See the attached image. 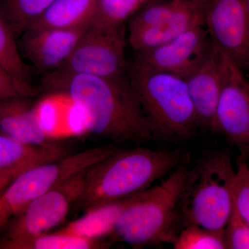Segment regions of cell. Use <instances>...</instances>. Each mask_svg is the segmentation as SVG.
<instances>
[{"instance_id":"20","label":"cell","mask_w":249,"mask_h":249,"mask_svg":"<svg viewBox=\"0 0 249 249\" xmlns=\"http://www.w3.org/2000/svg\"><path fill=\"white\" fill-rule=\"evenodd\" d=\"M54 0H0V15L19 37Z\"/></svg>"},{"instance_id":"11","label":"cell","mask_w":249,"mask_h":249,"mask_svg":"<svg viewBox=\"0 0 249 249\" xmlns=\"http://www.w3.org/2000/svg\"><path fill=\"white\" fill-rule=\"evenodd\" d=\"M211 45L202 18L168 43L137 52L134 63L185 78L200 63Z\"/></svg>"},{"instance_id":"18","label":"cell","mask_w":249,"mask_h":249,"mask_svg":"<svg viewBox=\"0 0 249 249\" xmlns=\"http://www.w3.org/2000/svg\"><path fill=\"white\" fill-rule=\"evenodd\" d=\"M136 196L87 211L83 217L70 223L60 231L96 240H103L106 237H110L118 218Z\"/></svg>"},{"instance_id":"29","label":"cell","mask_w":249,"mask_h":249,"mask_svg":"<svg viewBox=\"0 0 249 249\" xmlns=\"http://www.w3.org/2000/svg\"><path fill=\"white\" fill-rule=\"evenodd\" d=\"M188 2L191 3L193 6H196L200 11H204V8L211 2L212 0H186Z\"/></svg>"},{"instance_id":"12","label":"cell","mask_w":249,"mask_h":249,"mask_svg":"<svg viewBox=\"0 0 249 249\" xmlns=\"http://www.w3.org/2000/svg\"><path fill=\"white\" fill-rule=\"evenodd\" d=\"M90 25L73 29H27L20 36L19 51L36 71L50 73L68 60Z\"/></svg>"},{"instance_id":"14","label":"cell","mask_w":249,"mask_h":249,"mask_svg":"<svg viewBox=\"0 0 249 249\" xmlns=\"http://www.w3.org/2000/svg\"><path fill=\"white\" fill-rule=\"evenodd\" d=\"M34 98L13 97L0 100V134L24 143H55L42 127Z\"/></svg>"},{"instance_id":"24","label":"cell","mask_w":249,"mask_h":249,"mask_svg":"<svg viewBox=\"0 0 249 249\" xmlns=\"http://www.w3.org/2000/svg\"><path fill=\"white\" fill-rule=\"evenodd\" d=\"M186 0H165L147 3L128 20L129 31L152 27L164 22L182 7Z\"/></svg>"},{"instance_id":"22","label":"cell","mask_w":249,"mask_h":249,"mask_svg":"<svg viewBox=\"0 0 249 249\" xmlns=\"http://www.w3.org/2000/svg\"><path fill=\"white\" fill-rule=\"evenodd\" d=\"M152 0H98L91 24L103 26L125 24L129 18Z\"/></svg>"},{"instance_id":"19","label":"cell","mask_w":249,"mask_h":249,"mask_svg":"<svg viewBox=\"0 0 249 249\" xmlns=\"http://www.w3.org/2000/svg\"><path fill=\"white\" fill-rule=\"evenodd\" d=\"M109 244L103 240L87 238L60 230L21 240L0 241L1 249H96L107 248Z\"/></svg>"},{"instance_id":"1","label":"cell","mask_w":249,"mask_h":249,"mask_svg":"<svg viewBox=\"0 0 249 249\" xmlns=\"http://www.w3.org/2000/svg\"><path fill=\"white\" fill-rule=\"evenodd\" d=\"M42 89L74 104L83 114L85 129L96 137L116 143L155 139L127 73L107 78L53 71L44 76Z\"/></svg>"},{"instance_id":"25","label":"cell","mask_w":249,"mask_h":249,"mask_svg":"<svg viewBox=\"0 0 249 249\" xmlns=\"http://www.w3.org/2000/svg\"><path fill=\"white\" fill-rule=\"evenodd\" d=\"M232 196L233 209L249 225V168L247 161H237Z\"/></svg>"},{"instance_id":"6","label":"cell","mask_w":249,"mask_h":249,"mask_svg":"<svg viewBox=\"0 0 249 249\" xmlns=\"http://www.w3.org/2000/svg\"><path fill=\"white\" fill-rule=\"evenodd\" d=\"M117 150L112 145L91 147L36 165L18 175L0 192V229L36 198Z\"/></svg>"},{"instance_id":"4","label":"cell","mask_w":249,"mask_h":249,"mask_svg":"<svg viewBox=\"0 0 249 249\" xmlns=\"http://www.w3.org/2000/svg\"><path fill=\"white\" fill-rule=\"evenodd\" d=\"M188 160L178 165L158 186L134 196L116 221L111 241L124 242L132 248L175 242L178 200L186 179Z\"/></svg>"},{"instance_id":"5","label":"cell","mask_w":249,"mask_h":249,"mask_svg":"<svg viewBox=\"0 0 249 249\" xmlns=\"http://www.w3.org/2000/svg\"><path fill=\"white\" fill-rule=\"evenodd\" d=\"M235 170L225 150L209 152L188 174L178 200V211L188 224L224 231L232 211Z\"/></svg>"},{"instance_id":"7","label":"cell","mask_w":249,"mask_h":249,"mask_svg":"<svg viewBox=\"0 0 249 249\" xmlns=\"http://www.w3.org/2000/svg\"><path fill=\"white\" fill-rule=\"evenodd\" d=\"M125 45V24H91L68 60L55 71L107 78L126 76Z\"/></svg>"},{"instance_id":"16","label":"cell","mask_w":249,"mask_h":249,"mask_svg":"<svg viewBox=\"0 0 249 249\" xmlns=\"http://www.w3.org/2000/svg\"><path fill=\"white\" fill-rule=\"evenodd\" d=\"M202 18V11L186 1L181 9L164 22L129 31V45L136 52L157 48L176 38Z\"/></svg>"},{"instance_id":"21","label":"cell","mask_w":249,"mask_h":249,"mask_svg":"<svg viewBox=\"0 0 249 249\" xmlns=\"http://www.w3.org/2000/svg\"><path fill=\"white\" fill-rule=\"evenodd\" d=\"M0 65L18 79L30 83L31 68L23 60L16 37L0 15Z\"/></svg>"},{"instance_id":"15","label":"cell","mask_w":249,"mask_h":249,"mask_svg":"<svg viewBox=\"0 0 249 249\" xmlns=\"http://www.w3.org/2000/svg\"><path fill=\"white\" fill-rule=\"evenodd\" d=\"M67 155L66 149L55 142L49 145L24 143L0 134V172L20 175L36 165Z\"/></svg>"},{"instance_id":"31","label":"cell","mask_w":249,"mask_h":249,"mask_svg":"<svg viewBox=\"0 0 249 249\" xmlns=\"http://www.w3.org/2000/svg\"></svg>"},{"instance_id":"13","label":"cell","mask_w":249,"mask_h":249,"mask_svg":"<svg viewBox=\"0 0 249 249\" xmlns=\"http://www.w3.org/2000/svg\"><path fill=\"white\" fill-rule=\"evenodd\" d=\"M222 52L211 42L203 60L184 78L198 127L213 131L222 82Z\"/></svg>"},{"instance_id":"10","label":"cell","mask_w":249,"mask_h":249,"mask_svg":"<svg viewBox=\"0 0 249 249\" xmlns=\"http://www.w3.org/2000/svg\"><path fill=\"white\" fill-rule=\"evenodd\" d=\"M211 42L243 70L249 65L247 0H212L203 11Z\"/></svg>"},{"instance_id":"28","label":"cell","mask_w":249,"mask_h":249,"mask_svg":"<svg viewBox=\"0 0 249 249\" xmlns=\"http://www.w3.org/2000/svg\"><path fill=\"white\" fill-rule=\"evenodd\" d=\"M17 177V175L14 174L0 172V192L5 189L8 185Z\"/></svg>"},{"instance_id":"30","label":"cell","mask_w":249,"mask_h":249,"mask_svg":"<svg viewBox=\"0 0 249 249\" xmlns=\"http://www.w3.org/2000/svg\"><path fill=\"white\" fill-rule=\"evenodd\" d=\"M247 1H248V6H249V0H247Z\"/></svg>"},{"instance_id":"17","label":"cell","mask_w":249,"mask_h":249,"mask_svg":"<svg viewBox=\"0 0 249 249\" xmlns=\"http://www.w3.org/2000/svg\"><path fill=\"white\" fill-rule=\"evenodd\" d=\"M98 0H54L27 29H73L92 22Z\"/></svg>"},{"instance_id":"3","label":"cell","mask_w":249,"mask_h":249,"mask_svg":"<svg viewBox=\"0 0 249 249\" xmlns=\"http://www.w3.org/2000/svg\"><path fill=\"white\" fill-rule=\"evenodd\" d=\"M127 77L154 138L172 142L194 136L199 127L184 78L134 62Z\"/></svg>"},{"instance_id":"2","label":"cell","mask_w":249,"mask_h":249,"mask_svg":"<svg viewBox=\"0 0 249 249\" xmlns=\"http://www.w3.org/2000/svg\"><path fill=\"white\" fill-rule=\"evenodd\" d=\"M188 160V154L178 150L155 151L137 147L117 150L88 168L73 207L85 213L132 197Z\"/></svg>"},{"instance_id":"8","label":"cell","mask_w":249,"mask_h":249,"mask_svg":"<svg viewBox=\"0 0 249 249\" xmlns=\"http://www.w3.org/2000/svg\"><path fill=\"white\" fill-rule=\"evenodd\" d=\"M87 170L67 178L29 203L6 223L3 240L34 237L62 224L79 197Z\"/></svg>"},{"instance_id":"27","label":"cell","mask_w":249,"mask_h":249,"mask_svg":"<svg viewBox=\"0 0 249 249\" xmlns=\"http://www.w3.org/2000/svg\"><path fill=\"white\" fill-rule=\"evenodd\" d=\"M224 241L227 249H249V225L234 209L224 229Z\"/></svg>"},{"instance_id":"9","label":"cell","mask_w":249,"mask_h":249,"mask_svg":"<svg viewBox=\"0 0 249 249\" xmlns=\"http://www.w3.org/2000/svg\"><path fill=\"white\" fill-rule=\"evenodd\" d=\"M222 82L212 132L222 134L239 152L237 161L249 158V82L242 69L223 53Z\"/></svg>"},{"instance_id":"26","label":"cell","mask_w":249,"mask_h":249,"mask_svg":"<svg viewBox=\"0 0 249 249\" xmlns=\"http://www.w3.org/2000/svg\"><path fill=\"white\" fill-rule=\"evenodd\" d=\"M39 89L29 82L18 79L0 65V100L13 97L34 98Z\"/></svg>"},{"instance_id":"23","label":"cell","mask_w":249,"mask_h":249,"mask_svg":"<svg viewBox=\"0 0 249 249\" xmlns=\"http://www.w3.org/2000/svg\"><path fill=\"white\" fill-rule=\"evenodd\" d=\"M175 249H224V231H213L194 224L180 232L173 242Z\"/></svg>"}]
</instances>
